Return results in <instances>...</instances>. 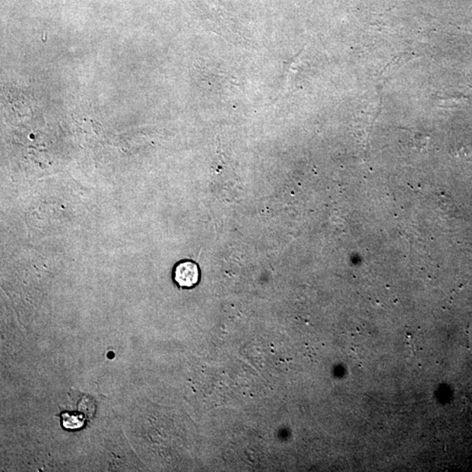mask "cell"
<instances>
[{"mask_svg": "<svg viewBox=\"0 0 472 472\" xmlns=\"http://www.w3.org/2000/svg\"><path fill=\"white\" fill-rule=\"evenodd\" d=\"M201 271L196 262L184 260L178 262L173 269V280L183 289H191L199 284Z\"/></svg>", "mask_w": 472, "mask_h": 472, "instance_id": "1", "label": "cell"}, {"mask_svg": "<svg viewBox=\"0 0 472 472\" xmlns=\"http://www.w3.org/2000/svg\"><path fill=\"white\" fill-rule=\"evenodd\" d=\"M62 426L65 430H77L84 426L85 419L82 414L73 412H63L62 414Z\"/></svg>", "mask_w": 472, "mask_h": 472, "instance_id": "2", "label": "cell"}]
</instances>
